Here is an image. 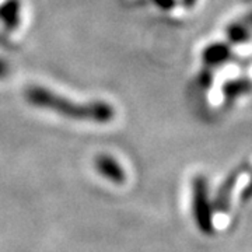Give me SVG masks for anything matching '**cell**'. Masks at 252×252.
Segmentation results:
<instances>
[{"mask_svg":"<svg viewBox=\"0 0 252 252\" xmlns=\"http://www.w3.org/2000/svg\"><path fill=\"white\" fill-rule=\"evenodd\" d=\"M28 99L31 102H35L38 105H44L48 108L58 109V111H66V115H70V117L76 118H91V119H105L109 117V109L104 105H86V107H77V105H72V104H67L64 99H61L58 95H54L51 93H48L45 90H41V89H31L28 91ZM64 114V112H62Z\"/></svg>","mask_w":252,"mask_h":252,"instance_id":"obj_1","label":"cell"},{"mask_svg":"<svg viewBox=\"0 0 252 252\" xmlns=\"http://www.w3.org/2000/svg\"><path fill=\"white\" fill-rule=\"evenodd\" d=\"M192 207L199 230L205 234L213 231V209L209 199V187L205 177L198 175L192 184Z\"/></svg>","mask_w":252,"mask_h":252,"instance_id":"obj_2","label":"cell"},{"mask_svg":"<svg viewBox=\"0 0 252 252\" xmlns=\"http://www.w3.org/2000/svg\"><path fill=\"white\" fill-rule=\"evenodd\" d=\"M95 168L97 171L104 177L107 178L109 182L112 184H117V185H121L124 184L126 180V174L125 170L121 167V164L111 156H107V154H101L95 158Z\"/></svg>","mask_w":252,"mask_h":252,"instance_id":"obj_3","label":"cell"},{"mask_svg":"<svg viewBox=\"0 0 252 252\" xmlns=\"http://www.w3.org/2000/svg\"><path fill=\"white\" fill-rule=\"evenodd\" d=\"M233 56L231 46L227 42H216L209 45L203 51V61L207 66H220L223 63H227Z\"/></svg>","mask_w":252,"mask_h":252,"instance_id":"obj_4","label":"cell"},{"mask_svg":"<svg viewBox=\"0 0 252 252\" xmlns=\"http://www.w3.org/2000/svg\"><path fill=\"white\" fill-rule=\"evenodd\" d=\"M250 93H252V81L248 77L233 79L223 84V95L228 99H237Z\"/></svg>","mask_w":252,"mask_h":252,"instance_id":"obj_5","label":"cell"},{"mask_svg":"<svg viewBox=\"0 0 252 252\" xmlns=\"http://www.w3.org/2000/svg\"><path fill=\"white\" fill-rule=\"evenodd\" d=\"M225 35H227V39H228V44L241 45V44H245L247 41L251 39L252 28L248 27L243 20H238V21L231 23L230 26H227Z\"/></svg>","mask_w":252,"mask_h":252,"instance_id":"obj_6","label":"cell"},{"mask_svg":"<svg viewBox=\"0 0 252 252\" xmlns=\"http://www.w3.org/2000/svg\"><path fill=\"white\" fill-rule=\"evenodd\" d=\"M240 177V172H233L227 180L224 181V184L221 185V188L219 190V193H217L216 196V202H215V205H216L217 209H220V210H224L228 206V199H230V193H231V189L234 187V184L237 182V178Z\"/></svg>","mask_w":252,"mask_h":252,"instance_id":"obj_7","label":"cell"},{"mask_svg":"<svg viewBox=\"0 0 252 252\" xmlns=\"http://www.w3.org/2000/svg\"><path fill=\"white\" fill-rule=\"evenodd\" d=\"M241 20H243L244 23H245L248 27L252 28V10H250V11H248V13H247V14H245V16L241 18Z\"/></svg>","mask_w":252,"mask_h":252,"instance_id":"obj_8","label":"cell"},{"mask_svg":"<svg viewBox=\"0 0 252 252\" xmlns=\"http://www.w3.org/2000/svg\"><path fill=\"white\" fill-rule=\"evenodd\" d=\"M187 3H188V4H193V3H195V0H187Z\"/></svg>","mask_w":252,"mask_h":252,"instance_id":"obj_9","label":"cell"},{"mask_svg":"<svg viewBox=\"0 0 252 252\" xmlns=\"http://www.w3.org/2000/svg\"><path fill=\"white\" fill-rule=\"evenodd\" d=\"M245 1H252V0H245Z\"/></svg>","mask_w":252,"mask_h":252,"instance_id":"obj_10","label":"cell"}]
</instances>
